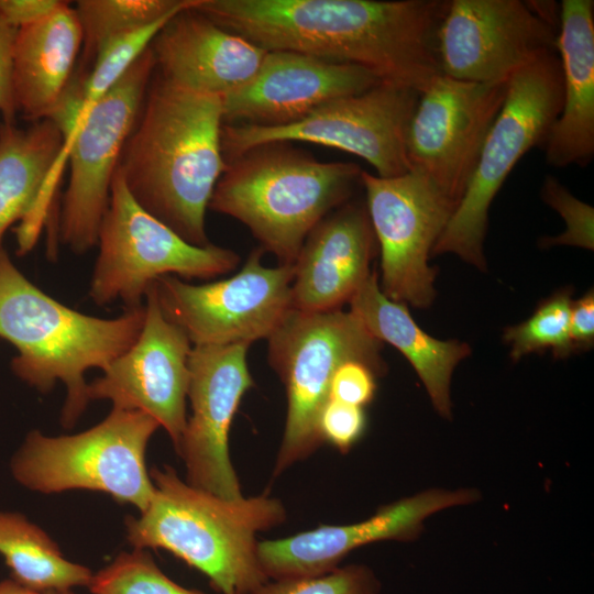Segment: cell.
<instances>
[{"label":"cell","mask_w":594,"mask_h":594,"mask_svg":"<svg viewBox=\"0 0 594 594\" xmlns=\"http://www.w3.org/2000/svg\"><path fill=\"white\" fill-rule=\"evenodd\" d=\"M443 0H189L193 9L265 51L351 64L422 92L441 74Z\"/></svg>","instance_id":"obj_1"},{"label":"cell","mask_w":594,"mask_h":594,"mask_svg":"<svg viewBox=\"0 0 594 594\" xmlns=\"http://www.w3.org/2000/svg\"><path fill=\"white\" fill-rule=\"evenodd\" d=\"M222 97L157 73L118 172L134 200L190 244H210L206 211L227 162Z\"/></svg>","instance_id":"obj_2"},{"label":"cell","mask_w":594,"mask_h":594,"mask_svg":"<svg viewBox=\"0 0 594 594\" xmlns=\"http://www.w3.org/2000/svg\"><path fill=\"white\" fill-rule=\"evenodd\" d=\"M150 475V504L139 517L125 518L133 548L170 552L204 573L221 594H254L268 581L256 535L286 519L278 498H222L182 481L170 466H154Z\"/></svg>","instance_id":"obj_3"},{"label":"cell","mask_w":594,"mask_h":594,"mask_svg":"<svg viewBox=\"0 0 594 594\" xmlns=\"http://www.w3.org/2000/svg\"><path fill=\"white\" fill-rule=\"evenodd\" d=\"M144 304L116 318L92 317L57 301L31 283L0 243V338L18 351L14 374L41 393L66 388L61 421L73 427L89 398L85 374L103 371L136 340Z\"/></svg>","instance_id":"obj_4"},{"label":"cell","mask_w":594,"mask_h":594,"mask_svg":"<svg viewBox=\"0 0 594 594\" xmlns=\"http://www.w3.org/2000/svg\"><path fill=\"white\" fill-rule=\"evenodd\" d=\"M361 173L290 143L264 144L227 162L209 208L242 222L264 252L293 265L314 228L361 184Z\"/></svg>","instance_id":"obj_5"},{"label":"cell","mask_w":594,"mask_h":594,"mask_svg":"<svg viewBox=\"0 0 594 594\" xmlns=\"http://www.w3.org/2000/svg\"><path fill=\"white\" fill-rule=\"evenodd\" d=\"M267 341L270 364L287 397L285 429L273 472L278 476L323 443L319 416L338 366L355 360L382 375L386 365L382 342L352 311L290 309Z\"/></svg>","instance_id":"obj_6"},{"label":"cell","mask_w":594,"mask_h":594,"mask_svg":"<svg viewBox=\"0 0 594 594\" xmlns=\"http://www.w3.org/2000/svg\"><path fill=\"white\" fill-rule=\"evenodd\" d=\"M158 422L136 410L112 408L96 426L67 436L28 433L11 472L22 486L42 494L87 490L143 512L154 495L146 448Z\"/></svg>","instance_id":"obj_7"},{"label":"cell","mask_w":594,"mask_h":594,"mask_svg":"<svg viewBox=\"0 0 594 594\" xmlns=\"http://www.w3.org/2000/svg\"><path fill=\"white\" fill-rule=\"evenodd\" d=\"M562 106L559 56L544 54L508 80L504 105L484 141L466 190L432 254L453 253L485 270L483 252L490 206L519 160L544 143Z\"/></svg>","instance_id":"obj_8"},{"label":"cell","mask_w":594,"mask_h":594,"mask_svg":"<svg viewBox=\"0 0 594 594\" xmlns=\"http://www.w3.org/2000/svg\"><path fill=\"white\" fill-rule=\"evenodd\" d=\"M97 245L89 296L98 306L120 300L125 308L140 307L162 276L212 278L240 261L233 250L212 243L197 246L180 238L134 200L118 168Z\"/></svg>","instance_id":"obj_9"},{"label":"cell","mask_w":594,"mask_h":594,"mask_svg":"<svg viewBox=\"0 0 594 594\" xmlns=\"http://www.w3.org/2000/svg\"><path fill=\"white\" fill-rule=\"evenodd\" d=\"M419 96L411 88L381 81L363 92L332 100L288 125L223 123L222 154L228 162L260 145L304 142L359 156L380 177L398 176L410 169L406 140Z\"/></svg>","instance_id":"obj_10"},{"label":"cell","mask_w":594,"mask_h":594,"mask_svg":"<svg viewBox=\"0 0 594 594\" xmlns=\"http://www.w3.org/2000/svg\"><path fill=\"white\" fill-rule=\"evenodd\" d=\"M154 69L150 46L99 101L78 113L64 131L69 180L58 216V237L75 254L97 245L112 178Z\"/></svg>","instance_id":"obj_11"},{"label":"cell","mask_w":594,"mask_h":594,"mask_svg":"<svg viewBox=\"0 0 594 594\" xmlns=\"http://www.w3.org/2000/svg\"><path fill=\"white\" fill-rule=\"evenodd\" d=\"M254 249L233 276L194 285L165 275L154 282L164 316L193 346L230 345L267 339L292 309L294 265H263Z\"/></svg>","instance_id":"obj_12"},{"label":"cell","mask_w":594,"mask_h":594,"mask_svg":"<svg viewBox=\"0 0 594 594\" xmlns=\"http://www.w3.org/2000/svg\"><path fill=\"white\" fill-rule=\"evenodd\" d=\"M361 185L381 252V289L392 300L425 308L435 298L429 255L455 206L420 172L394 177L365 170Z\"/></svg>","instance_id":"obj_13"},{"label":"cell","mask_w":594,"mask_h":594,"mask_svg":"<svg viewBox=\"0 0 594 594\" xmlns=\"http://www.w3.org/2000/svg\"><path fill=\"white\" fill-rule=\"evenodd\" d=\"M507 89L508 80L473 82L439 74L419 96L406 140L409 167L424 174L455 208Z\"/></svg>","instance_id":"obj_14"},{"label":"cell","mask_w":594,"mask_h":594,"mask_svg":"<svg viewBox=\"0 0 594 594\" xmlns=\"http://www.w3.org/2000/svg\"><path fill=\"white\" fill-rule=\"evenodd\" d=\"M558 30L531 1L450 0L437 34L440 72L473 82L509 80L557 51Z\"/></svg>","instance_id":"obj_15"},{"label":"cell","mask_w":594,"mask_h":594,"mask_svg":"<svg viewBox=\"0 0 594 594\" xmlns=\"http://www.w3.org/2000/svg\"><path fill=\"white\" fill-rule=\"evenodd\" d=\"M144 300V323L135 342L102 371V376L88 383L87 395L89 402L107 399L112 408L151 416L177 449L187 424L193 344L185 331L164 316L154 284Z\"/></svg>","instance_id":"obj_16"},{"label":"cell","mask_w":594,"mask_h":594,"mask_svg":"<svg viewBox=\"0 0 594 594\" xmlns=\"http://www.w3.org/2000/svg\"><path fill=\"white\" fill-rule=\"evenodd\" d=\"M248 343L193 346L187 398L191 416L176 449L187 483L227 499L243 497L229 454V431L253 385Z\"/></svg>","instance_id":"obj_17"},{"label":"cell","mask_w":594,"mask_h":594,"mask_svg":"<svg viewBox=\"0 0 594 594\" xmlns=\"http://www.w3.org/2000/svg\"><path fill=\"white\" fill-rule=\"evenodd\" d=\"M479 498L474 488H430L384 505L355 524L322 525L290 537L258 541V561L268 580L324 574L360 547L383 540H414L429 516Z\"/></svg>","instance_id":"obj_18"},{"label":"cell","mask_w":594,"mask_h":594,"mask_svg":"<svg viewBox=\"0 0 594 594\" xmlns=\"http://www.w3.org/2000/svg\"><path fill=\"white\" fill-rule=\"evenodd\" d=\"M382 80L362 67L293 51H267L256 74L222 97L223 123L282 127Z\"/></svg>","instance_id":"obj_19"},{"label":"cell","mask_w":594,"mask_h":594,"mask_svg":"<svg viewBox=\"0 0 594 594\" xmlns=\"http://www.w3.org/2000/svg\"><path fill=\"white\" fill-rule=\"evenodd\" d=\"M375 242L366 206L345 202L324 217L293 264L292 309H341L372 273Z\"/></svg>","instance_id":"obj_20"},{"label":"cell","mask_w":594,"mask_h":594,"mask_svg":"<svg viewBox=\"0 0 594 594\" xmlns=\"http://www.w3.org/2000/svg\"><path fill=\"white\" fill-rule=\"evenodd\" d=\"M151 50L160 75L221 97L248 82L267 53L188 6L163 26Z\"/></svg>","instance_id":"obj_21"},{"label":"cell","mask_w":594,"mask_h":594,"mask_svg":"<svg viewBox=\"0 0 594 594\" xmlns=\"http://www.w3.org/2000/svg\"><path fill=\"white\" fill-rule=\"evenodd\" d=\"M66 157L65 136L54 120L35 121L28 129L0 124V241L19 220V254L34 246L50 219L56 169Z\"/></svg>","instance_id":"obj_22"},{"label":"cell","mask_w":594,"mask_h":594,"mask_svg":"<svg viewBox=\"0 0 594 594\" xmlns=\"http://www.w3.org/2000/svg\"><path fill=\"white\" fill-rule=\"evenodd\" d=\"M557 51L562 106L543 143L553 167L585 166L594 155V2L563 0Z\"/></svg>","instance_id":"obj_23"},{"label":"cell","mask_w":594,"mask_h":594,"mask_svg":"<svg viewBox=\"0 0 594 594\" xmlns=\"http://www.w3.org/2000/svg\"><path fill=\"white\" fill-rule=\"evenodd\" d=\"M82 48V31L69 2L15 33L12 88L16 111L30 120L50 119L72 86V74Z\"/></svg>","instance_id":"obj_24"},{"label":"cell","mask_w":594,"mask_h":594,"mask_svg":"<svg viewBox=\"0 0 594 594\" xmlns=\"http://www.w3.org/2000/svg\"><path fill=\"white\" fill-rule=\"evenodd\" d=\"M349 302L350 311L374 338L392 344L405 355L425 385L436 410L450 419L451 376L459 362L470 354V346L458 340L442 341L426 333L411 318L407 305L392 300L382 292L375 272Z\"/></svg>","instance_id":"obj_25"},{"label":"cell","mask_w":594,"mask_h":594,"mask_svg":"<svg viewBox=\"0 0 594 594\" xmlns=\"http://www.w3.org/2000/svg\"><path fill=\"white\" fill-rule=\"evenodd\" d=\"M0 554L11 579L38 593L88 587L94 574L64 558L52 538L19 513L0 512Z\"/></svg>","instance_id":"obj_26"},{"label":"cell","mask_w":594,"mask_h":594,"mask_svg":"<svg viewBox=\"0 0 594 594\" xmlns=\"http://www.w3.org/2000/svg\"><path fill=\"white\" fill-rule=\"evenodd\" d=\"M189 0H79L77 13L82 31L81 63L92 64L110 38L151 24L186 9Z\"/></svg>","instance_id":"obj_27"},{"label":"cell","mask_w":594,"mask_h":594,"mask_svg":"<svg viewBox=\"0 0 594 594\" xmlns=\"http://www.w3.org/2000/svg\"><path fill=\"white\" fill-rule=\"evenodd\" d=\"M176 14L114 36L100 47L89 75L78 84L70 101L74 118L92 107L123 77L151 46L163 26Z\"/></svg>","instance_id":"obj_28"},{"label":"cell","mask_w":594,"mask_h":594,"mask_svg":"<svg viewBox=\"0 0 594 594\" xmlns=\"http://www.w3.org/2000/svg\"><path fill=\"white\" fill-rule=\"evenodd\" d=\"M571 305V293L562 290L540 304L526 321L506 329L504 340L512 345V359L517 361L525 354L549 349L557 358L570 355L574 351Z\"/></svg>","instance_id":"obj_29"},{"label":"cell","mask_w":594,"mask_h":594,"mask_svg":"<svg viewBox=\"0 0 594 594\" xmlns=\"http://www.w3.org/2000/svg\"><path fill=\"white\" fill-rule=\"evenodd\" d=\"M88 588L92 594H206L179 585L158 568L148 552L135 548L119 553L94 573Z\"/></svg>","instance_id":"obj_30"},{"label":"cell","mask_w":594,"mask_h":594,"mask_svg":"<svg viewBox=\"0 0 594 594\" xmlns=\"http://www.w3.org/2000/svg\"><path fill=\"white\" fill-rule=\"evenodd\" d=\"M381 582L365 564H348L328 573L268 580L254 594H380Z\"/></svg>","instance_id":"obj_31"},{"label":"cell","mask_w":594,"mask_h":594,"mask_svg":"<svg viewBox=\"0 0 594 594\" xmlns=\"http://www.w3.org/2000/svg\"><path fill=\"white\" fill-rule=\"evenodd\" d=\"M541 196L566 222V229L562 234L544 238L542 243L544 245H574L593 250V208L572 196L553 176L546 177Z\"/></svg>","instance_id":"obj_32"},{"label":"cell","mask_w":594,"mask_h":594,"mask_svg":"<svg viewBox=\"0 0 594 594\" xmlns=\"http://www.w3.org/2000/svg\"><path fill=\"white\" fill-rule=\"evenodd\" d=\"M366 426L363 407L329 398L319 416V432L340 452H348L362 437Z\"/></svg>","instance_id":"obj_33"},{"label":"cell","mask_w":594,"mask_h":594,"mask_svg":"<svg viewBox=\"0 0 594 594\" xmlns=\"http://www.w3.org/2000/svg\"><path fill=\"white\" fill-rule=\"evenodd\" d=\"M378 374L361 361H345L336 370L329 388V398L363 407L372 402Z\"/></svg>","instance_id":"obj_34"},{"label":"cell","mask_w":594,"mask_h":594,"mask_svg":"<svg viewBox=\"0 0 594 594\" xmlns=\"http://www.w3.org/2000/svg\"><path fill=\"white\" fill-rule=\"evenodd\" d=\"M16 30L0 15V112L4 122H13L16 111L12 88V50Z\"/></svg>","instance_id":"obj_35"},{"label":"cell","mask_w":594,"mask_h":594,"mask_svg":"<svg viewBox=\"0 0 594 594\" xmlns=\"http://www.w3.org/2000/svg\"><path fill=\"white\" fill-rule=\"evenodd\" d=\"M63 2L62 0H0V15L19 29L44 19Z\"/></svg>","instance_id":"obj_36"},{"label":"cell","mask_w":594,"mask_h":594,"mask_svg":"<svg viewBox=\"0 0 594 594\" xmlns=\"http://www.w3.org/2000/svg\"><path fill=\"white\" fill-rule=\"evenodd\" d=\"M570 336L574 351L588 350L594 343V294L587 292L572 301L570 314Z\"/></svg>","instance_id":"obj_37"},{"label":"cell","mask_w":594,"mask_h":594,"mask_svg":"<svg viewBox=\"0 0 594 594\" xmlns=\"http://www.w3.org/2000/svg\"><path fill=\"white\" fill-rule=\"evenodd\" d=\"M0 594H41L33 590H30L13 579L0 581Z\"/></svg>","instance_id":"obj_38"},{"label":"cell","mask_w":594,"mask_h":594,"mask_svg":"<svg viewBox=\"0 0 594 594\" xmlns=\"http://www.w3.org/2000/svg\"><path fill=\"white\" fill-rule=\"evenodd\" d=\"M41 594H75V593L72 590H61V591L52 590V591H46Z\"/></svg>","instance_id":"obj_39"}]
</instances>
